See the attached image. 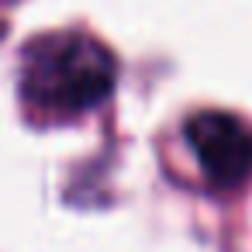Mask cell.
Segmentation results:
<instances>
[{
    "label": "cell",
    "instance_id": "cell-1",
    "mask_svg": "<svg viewBox=\"0 0 252 252\" xmlns=\"http://www.w3.org/2000/svg\"><path fill=\"white\" fill-rule=\"evenodd\" d=\"M118 83V63L104 42L83 32H49L21 49L18 90L32 118L73 121L97 111Z\"/></svg>",
    "mask_w": 252,
    "mask_h": 252
},
{
    "label": "cell",
    "instance_id": "cell-2",
    "mask_svg": "<svg viewBox=\"0 0 252 252\" xmlns=\"http://www.w3.org/2000/svg\"><path fill=\"white\" fill-rule=\"evenodd\" d=\"M190 152L214 190H238L252 180V128L228 111H200L187 121Z\"/></svg>",
    "mask_w": 252,
    "mask_h": 252
},
{
    "label": "cell",
    "instance_id": "cell-3",
    "mask_svg": "<svg viewBox=\"0 0 252 252\" xmlns=\"http://www.w3.org/2000/svg\"><path fill=\"white\" fill-rule=\"evenodd\" d=\"M0 4H4V0H0Z\"/></svg>",
    "mask_w": 252,
    "mask_h": 252
}]
</instances>
